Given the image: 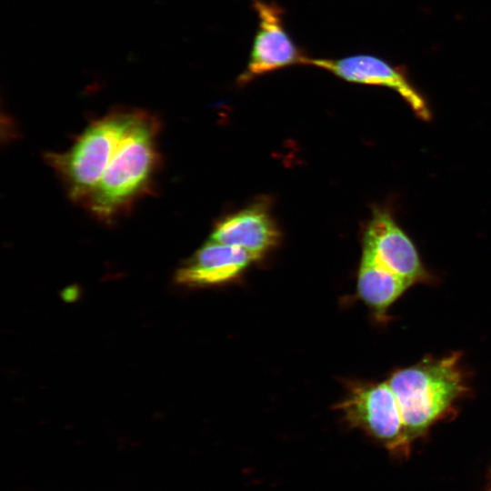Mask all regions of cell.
I'll list each match as a JSON object with an SVG mask.
<instances>
[{"label": "cell", "instance_id": "1", "mask_svg": "<svg viewBox=\"0 0 491 491\" xmlns=\"http://www.w3.org/2000/svg\"><path fill=\"white\" fill-rule=\"evenodd\" d=\"M158 130L154 116L136 110L100 180L82 202L96 217L113 219L148 187L159 162Z\"/></svg>", "mask_w": 491, "mask_h": 491}, {"label": "cell", "instance_id": "2", "mask_svg": "<svg viewBox=\"0 0 491 491\" xmlns=\"http://www.w3.org/2000/svg\"><path fill=\"white\" fill-rule=\"evenodd\" d=\"M458 356L428 360L401 369L387 380L399 405L408 442L421 435L464 392Z\"/></svg>", "mask_w": 491, "mask_h": 491}, {"label": "cell", "instance_id": "3", "mask_svg": "<svg viewBox=\"0 0 491 491\" xmlns=\"http://www.w3.org/2000/svg\"><path fill=\"white\" fill-rule=\"evenodd\" d=\"M135 113L114 111L90 124L65 152L46 155L74 200L82 203L97 185Z\"/></svg>", "mask_w": 491, "mask_h": 491}, {"label": "cell", "instance_id": "4", "mask_svg": "<svg viewBox=\"0 0 491 491\" xmlns=\"http://www.w3.org/2000/svg\"><path fill=\"white\" fill-rule=\"evenodd\" d=\"M336 408L350 425L364 430L389 449L409 444L399 405L387 381L351 385Z\"/></svg>", "mask_w": 491, "mask_h": 491}, {"label": "cell", "instance_id": "5", "mask_svg": "<svg viewBox=\"0 0 491 491\" xmlns=\"http://www.w3.org/2000/svg\"><path fill=\"white\" fill-rule=\"evenodd\" d=\"M257 27L239 84L288 66L304 65L307 55L293 40L285 26V10L274 1L253 0Z\"/></svg>", "mask_w": 491, "mask_h": 491}, {"label": "cell", "instance_id": "6", "mask_svg": "<svg viewBox=\"0 0 491 491\" xmlns=\"http://www.w3.org/2000/svg\"><path fill=\"white\" fill-rule=\"evenodd\" d=\"M306 65L327 71L350 83L387 87L397 93L416 116L422 120L431 118L426 99L412 83L405 66L393 65L379 56L367 54L335 59L309 56Z\"/></svg>", "mask_w": 491, "mask_h": 491}, {"label": "cell", "instance_id": "7", "mask_svg": "<svg viewBox=\"0 0 491 491\" xmlns=\"http://www.w3.org/2000/svg\"><path fill=\"white\" fill-rule=\"evenodd\" d=\"M363 248L385 267L412 284L427 278L411 238L386 209L374 210L364 233Z\"/></svg>", "mask_w": 491, "mask_h": 491}, {"label": "cell", "instance_id": "8", "mask_svg": "<svg viewBox=\"0 0 491 491\" xmlns=\"http://www.w3.org/2000/svg\"><path fill=\"white\" fill-rule=\"evenodd\" d=\"M257 260L246 251L212 240L200 247L175 273V282L205 286L228 282Z\"/></svg>", "mask_w": 491, "mask_h": 491}, {"label": "cell", "instance_id": "9", "mask_svg": "<svg viewBox=\"0 0 491 491\" xmlns=\"http://www.w3.org/2000/svg\"><path fill=\"white\" fill-rule=\"evenodd\" d=\"M279 239L277 227L262 205H252L221 220L210 240L239 247L258 259Z\"/></svg>", "mask_w": 491, "mask_h": 491}, {"label": "cell", "instance_id": "10", "mask_svg": "<svg viewBox=\"0 0 491 491\" xmlns=\"http://www.w3.org/2000/svg\"><path fill=\"white\" fill-rule=\"evenodd\" d=\"M413 284L396 275L367 250L363 248L357 275V292L377 316L387 308Z\"/></svg>", "mask_w": 491, "mask_h": 491}]
</instances>
